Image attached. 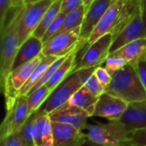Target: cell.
I'll use <instances>...</instances> for the list:
<instances>
[{
  "label": "cell",
  "mask_w": 146,
  "mask_h": 146,
  "mask_svg": "<svg viewBox=\"0 0 146 146\" xmlns=\"http://www.w3.org/2000/svg\"><path fill=\"white\" fill-rule=\"evenodd\" d=\"M25 5L13 7L8 13L1 33L0 53V78L1 86L3 88L6 80L12 71L13 64L19 49V26Z\"/></svg>",
  "instance_id": "6da1fadb"
},
{
  "label": "cell",
  "mask_w": 146,
  "mask_h": 146,
  "mask_svg": "<svg viewBox=\"0 0 146 146\" xmlns=\"http://www.w3.org/2000/svg\"><path fill=\"white\" fill-rule=\"evenodd\" d=\"M105 92L117 97L127 104L146 100V90L135 67L127 63L112 75Z\"/></svg>",
  "instance_id": "7a4b0ae2"
},
{
  "label": "cell",
  "mask_w": 146,
  "mask_h": 146,
  "mask_svg": "<svg viewBox=\"0 0 146 146\" xmlns=\"http://www.w3.org/2000/svg\"><path fill=\"white\" fill-rule=\"evenodd\" d=\"M96 68H85L71 73L49 96L40 110L50 114L52 111L66 104L70 98L81 87L86 80L95 71Z\"/></svg>",
  "instance_id": "3957f363"
},
{
  "label": "cell",
  "mask_w": 146,
  "mask_h": 146,
  "mask_svg": "<svg viewBox=\"0 0 146 146\" xmlns=\"http://www.w3.org/2000/svg\"><path fill=\"white\" fill-rule=\"evenodd\" d=\"M86 139L97 144L109 146H123L131 134L121 121H109L107 123L87 124L84 129Z\"/></svg>",
  "instance_id": "277c9868"
},
{
  "label": "cell",
  "mask_w": 146,
  "mask_h": 146,
  "mask_svg": "<svg viewBox=\"0 0 146 146\" xmlns=\"http://www.w3.org/2000/svg\"><path fill=\"white\" fill-rule=\"evenodd\" d=\"M112 44L113 35L111 33H108L97 39L94 43L87 44V49L84 52L80 62H78L74 66L73 72L102 66L110 56Z\"/></svg>",
  "instance_id": "5b68a950"
},
{
  "label": "cell",
  "mask_w": 146,
  "mask_h": 146,
  "mask_svg": "<svg viewBox=\"0 0 146 146\" xmlns=\"http://www.w3.org/2000/svg\"><path fill=\"white\" fill-rule=\"evenodd\" d=\"M53 2L54 1L52 0H43L25 5L19 26V47L24 41L33 34L44 13Z\"/></svg>",
  "instance_id": "8992f818"
},
{
  "label": "cell",
  "mask_w": 146,
  "mask_h": 146,
  "mask_svg": "<svg viewBox=\"0 0 146 146\" xmlns=\"http://www.w3.org/2000/svg\"><path fill=\"white\" fill-rule=\"evenodd\" d=\"M27 119V97L19 96L14 104L6 109V115L0 127V139L19 132Z\"/></svg>",
  "instance_id": "52a82bcc"
},
{
  "label": "cell",
  "mask_w": 146,
  "mask_h": 146,
  "mask_svg": "<svg viewBox=\"0 0 146 146\" xmlns=\"http://www.w3.org/2000/svg\"><path fill=\"white\" fill-rule=\"evenodd\" d=\"M80 27L55 35L44 44L42 54L44 56H63L72 52L77 47H81L80 40Z\"/></svg>",
  "instance_id": "ba28073f"
},
{
  "label": "cell",
  "mask_w": 146,
  "mask_h": 146,
  "mask_svg": "<svg viewBox=\"0 0 146 146\" xmlns=\"http://www.w3.org/2000/svg\"><path fill=\"white\" fill-rule=\"evenodd\" d=\"M127 107L128 104L126 101L104 92L98 98L92 116L108 121H120Z\"/></svg>",
  "instance_id": "9c48e42d"
},
{
  "label": "cell",
  "mask_w": 146,
  "mask_h": 146,
  "mask_svg": "<svg viewBox=\"0 0 146 146\" xmlns=\"http://www.w3.org/2000/svg\"><path fill=\"white\" fill-rule=\"evenodd\" d=\"M112 1L113 0H95L86 9L80 30V40L81 44H87L92 33L110 6Z\"/></svg>",
  "instance_id": "30bf717a"
},
{
  "label": "cell",
  "mask_w": 146,
  "mask_h": 146,
  "mask_svg": "<svg viewBox=\"0 0 146 146\" xmlns=\"http://www.w3.org/2000/svg\"><path fill=\"white\" fill-rule=\"evenodd\" d=\"M144 38H146V16L140 8L133 21L113 40L110 54L133 40Z\"/></svg>",
  "instance_id": "8fae6325"
},
{
  "label": "cell",
  "mask_w": 146,
  "mask_h": 146,
  "mask_svg": "<svg viewBox=\"0 0 146 146\" xmlns=\"http://www.w3.org/2000/svg\"><path fill=\"white\" fill-rule=\"evenodd\" d=\"M50 118L51 121L68 124L84 131L88 124L90 115L86 110L66 103L52 111L50 114Z\"/></svg>",
  "instance_id": "7c38bea8"
},
{
  "label": "cell",
  "mask_w": 146,
  "mask_h": 146,
  "mask_svg": "<svg viewBox=\"0 0 146 146\" xmlns=\"http://www.w3.org/2000/svg\"><path fill=\"white\" fill-rule=\"evenodd\" d=\"M123 1L122 0H113L109 9L104 13V16L98 23L96 27L94 28L93 32L92 33L87 44H91L94 43L97 39L101 38L102 36L111 33L115 30V27L117 26L121 14L122 9Z\"/></svg>",
  "instance_id": "4fadbf2b"
},
{
  "label": "cell",
  "mask_w": 146,
  "mask_h": 146,
  "mask_svg": "<svg viewBox=\"0 0 146 146\" xmlns=\"http://www.w3.org/2000/svg\"><path fill=\"white\" fill-rule=\"evenodd\" d=\"M51 123L55 146H82L86 142V137L83 131L65 123Z\"/></svg>",
  "instance_id": "5bb4252c"
},
{
  "label": "cell",
  "mask_w": 146,
  "mask_h": 146,
  "mask_svg": "<svg viewBox=\"0 0 146 146\" xmlns=\"http://www.w3.org/2000/svg\"><path fill=\"white\" fill-rule=\"evenodd\" d=\"M33 134L34 146H55L52 123L49 114L40 110L34 114Z\"/></svg>",
  "instance_id": "9a60e30c"
},
{
  "label": "cell",
  "mask_w": 146,
  "mask_h": 146,
  "mask_svg": "<svg viewBox=\"0 0 146 146\" xmlns=\"http://www.w3.org/2000/svg\"><path fill=\"white\" fill-rule=\"evenodd\" d=\"M120 121L129 131L146 128V100L128 104Z\"/></svg>",
  "instance_id": "2e32d148"
},
{
  "label": "cell",
  "mask_w": 146,
  "mask_h": 146,
  "mask_svg": "<svg viewBox=\"0 0 146 146\" xmlns=\"http://www.w3.org/2000/svg\"><path fill=\"white\" fill-rule=\"evenodd\" d=\"M110 56L123 58L133 65L146 60V38L133 40L110 54Z\"/></svg>",
  "instance_id": "e0dca14e"
},
{
  "label": "cell",
  "mask_w": 146,
  "mask_h": 146,
  "mask_svg": "<svg viewBox=\"0 0 146 146\" xmlns=\"http://www.w3.org/2000/svg\"><path fill=\"white\" fill-rule=\"evenodd\" d=\"M44 43L40 38L35 37L34 35L30 36L20 45L12 70L41 55Z\"/></svg>",
  "instance_id": "ac0fdd59"
},
{
  "label": "cell",
  "mask_w": 146,
  "mask_h": 146,
  "mask_svg": "<svg viewBox=\"0 0 146 146\" xmlns=\"http://www.w3.org/2000/svg\"><path fill=\"white\" fill-rule=\"evenodd\" d=\"M80 48V47H77L67 56L65 61L60 65V67L56 69V71L52 75L50 80L47 82L46 86L51 92H53L73 72V69L76 65L75 60H76L77 51L79 50Z\"/></svg>",
  "instance_id": "d6986e66"
},
{
  "label": "cell",
  "mask_w": 146,
  "mask_h": 146,
  "mask_svg": "<svg viewBox=\"0 0 146 146\" xmlns=\"http://www.w3.org/2000/svg\"><path fill=\"white\" fill-rule=\"evenodd\" d=\"M58 57L56 56H44L42 60L39 62V63L37 65L33 72L32 73L31 76L26 82V84L22 86V88L18 92V97L19 96H27L32 88L37 84V82L41 79V77L44 75L47 68L57 59Z\"/></svg>",
  "instance_id": "ffe728a7"
},
{
  "label": "cell",
  "mask_w": 146,
  "mask_h": 146,
  "mask_svg": "<svg viewBox=\"0 0 146 146\" xmlns=\"http://www.w3.org/2000/svg\"><path fill=\"white\" fill-rule=\"evenodd\" d=\"M98 100V97L92 94L83 86L79 89L67 103L73 106H76L86 110L89 114L90 117H92L93 115Z\"/></svg>",
  "instance_id": "44dd1931"
},
{
  "label": "cell",
  "mask_w": 146,
  "mask_h": 146,
  "mask_svg": "<svg viewBox=\"0 0 146 146\" xmlns=\"http://www.w3.org/2000/svg\"><path fill=\"white\" fill-rule=\"evenodd\" d=\"M51 92H52L47 87V86L44 85L27 96L28 118L41 109V106L44 105Z\"/></svg>",
  "instance_id": "7402d4cb"
},
{
  "label": "cell",
  "mask_w": 146,
  "mask_h": 146,
  "mask_svg": "<svg viewBox=\"0 0 146 146\" xmlns=\"http://www.w3.org/2000/svg\"><path fill=\"white\" fill-rule=\"evenodd\" d=\"M61 5H62V0H56L51 3L50 8L44 13L38 27H37V29L35 30L33 35L42 40V38L44 33L46 32V30L48 29L49 26L61 13Z\"/></svg>",
  "instance_id": "603a6c76"
},
{
  "label": "cell",
  "mask_w": 146,
  "mask_h": 146,
  "mask_svg": "<svg viewBox=\"0 0 146 146\" xmlns=\"http://www.w3.org/2000/svg\"><path fill=\"white\" fill-rule=\"evenodd\" d=\"M85 13H86V11H85L84 7L80 6V8L66 14L64 16V19H63V21L62 23V26L59 28V30L56 35L64 33V32L71 31L77 27H80Z\"/></svg>",
  "instance_id": "cb8c5ba5"
},
{
  "label": "cell",
  "mask_w": 146,
  "mask_h": 146,
  "mask_svg": "<svg viewBox=\"0 0 146 146\" xmlns=\"http://www.w3.org/2000/svg\"><path fill=\"white\" fill-rule=\"evenodd\" d=\"M33 121H34V114L27 120L23 127L19 131L24 146H34L33 134Z\"/></svg>",
  "instance_id": "d4e9b609"
},
{
  "label": "cell",
  "mask_w": 146,
  "mask_h": 146,
  "mask_svg": "<svg viewBox=\"0 0 146 146\" xmlns=\"http://www.w3.org/2000/svg\"><path fill=\"white\" fill-rule=\"evenodd\" d=\"M83 86L88 92H90L92 94H93L94 96H96L98 98H99L102 94H104L105 92L104 86L99 82V80L97 79L94 73L90 77L87 78V80H86Z\"/></svg>",
  "instance_id": "484cf974"
},
{
  "label": "cell",
  "mask_w": 146,
  "mask_h": 146,
  "mask_svg": "<svg viewBox=\"0 0 146 146\" xmlns=\"http://www.w3.org/2000/svg\"><path fill=\"white\" fill-rule=\"evenodd\" d=\"M123 146H146V128L132 131L128 141Z\"/></svg>",
  "instance_id": "4316f807"
},
{
  "label": "cell",
  "mask_w": 146,
  "mask_h": 146,
  "mask_svg": "<svg viewBox=\"0 0 146 146\" xmlns=\"http://www.w3.org/2000/svg\"><path fill=\"white\" fill-rule=\"evenodd\" d=\"M128 62L123 58L114 57L110 56L102 66H104L106 68V70L110 74V75H113L115 72L122 68Z\"/></svg>",
  "instance_id": "83f0119b"
},
{
  "label": "cell",
  "mask_w": 146,
  "mask_h": 146,
  "mask_svg": "<svg viewBox=\"0 0 146 146\" xmlns=\"http://www.w3.org/2000/svg\"><path fill=\"white\" fill-rule=\"evenodd\" d=\"M64 16H65V14L63 13H60L56 18L51 22V24L49 26L48 29L46 30V32L44 33L43 38H42V41L43 43H46L47 41H49L50 38H52L58 32L59 28L61 27L62 26V23L63 21V19H64Z\"/></svg>",
  "instance_id": "f1b7e54d"
},
{
  "label": "cell",
  "mask_w": 146,
  "mask_h": 146,
  "mask_svg": "<svg viewBox=\"0 0 146 146\" xmlns=\"http://www.w3.org/2000/svg\"><path fill=\"white\" fill-rule=\"evenodd\" d=\"M94 74L96 75L99 82L104 86V88H106L111 82L112 75H110V74L106 70V68L104 66L97 67L94 71Z\"/></svg>",
  "instance_id": "f546056e"
},
{
  "label": "cell",
  "mask_w": 146,
  "mask_h": 146,
  "mask_svg": "<svg viewBox=\"0 0 146 146\" xmlns=\"http://www.w3.org/2000/svg\"><path fill=\"white\" fill-rule=\"evenodd\" d=\"M12 8V0H0V30L3 29L8 13Z\"/></svg>",
  "instance_id": "4dcf8cb0"
},
{
  "label": "cell",
  "mask_w": 146,
  "mask_h": 146,
  "mask_svg": "<svg viewBox=\"0 0 146 146\" xmlns=\"http://www.w3.org/2000/svg\"><path fill=\"white\" fill-rule=\"evenodd\" d=\"M1 146H24L19 132L0 139Z\"/></svg>",
  "instance_id": "1f68e13d"
},
{
  "label": "cell",
  "mask_w": 146,
  "mask_h": 146,
  "mask_svg": "<svg viewBox=\"0 0 146 146\" xmlns=\"http://www.w3.org/2000/svg\"><path fill=\"white\" fill-rule=\"evenodd\" d=\"M80 6H83L82 0H62L61 12L66 15L68 12L80 8Z\"/></svg>",
  "instance_id": "d6a6232c"
},
{
  "label": "cell",
  "mask_w": 146,
  "mask_h": 146,
  "mask_svg": "<svg viewBox=\"0 0 146 146\" xmlns=\"http://www.w3.org/2000/svg\"><path fill=\"white\" fill-rule=\"evenodd\" d=\"M133 66L135 67L136 71L139 74V77L146 90V60L140 61L137 62L136 64H134Z\"/></svg>",
  "instance_id": "836d02e7"
},
{
  "label": "cell",
  "mask_w": 146,
  "mask_h": 146,
  "mask_svg": "<svg viewBox=\"0 0 146 146\" xmlns=\"http://www.w3.org/2000/svg\"><path fill=\"white\" fill-rule=\"evenodd\" d=\"M95 0H82V3H83V7L85 9V11H86V9L91 6V4L94 2Z\"/></svg>",
  "instance_id": "e575fe53"
},
{
  "label": "cell",
  "mask_w": 146,
  "mask_h": 146,
  "mask_svg": "<svg viewBox=\"0 0 146 146\" xmlns=\"http://www.w3.org/2000/svg\"><path fill=\"white\" fill-rule=\"evenodd\" d=\"M82 146H109V145H100V144H97L94 143L92 141H90L88 139L86 140V142L82 145Z\"/></svg>",
  "instance_id": "d590c367"
},
{
  "label": "cell",
  "mask_w": 146,
  "mask_h": 146,
  "mask_svg": "<svg viewBox=\"0 0 146 146\" xmlns=\"http://www.w3.org/2000/svg\"><path fill=\"white\" fill-rule=\"evenodd\" d=\"M13 7H21L23 5V0H12Z\"/></svg>",
  "instance_id": "8d00e7d4"
},
{
  "label": "cell",
  "mask_w": 146,
  "mask_h": 146,
  "mask_svg": "<svg viewBox=\"0 0 146 146\" xmlns=\"http://www.w3.org/2000/svg\"><path fill=\"white\" fill-rule=\"evenodd\" d=\"M140 8L142 12L146 16V0H140Z\"/></svg>",
  "instance_id": "74e56055"
},
{
  "label": "cell",
  "mask_w": 146,
  "mask_h": 146,
  "mask_svg": "<svg viewBox=\"0 0 146 146\" xmlns=\"http://www.w3.org/2000/svg\"><path fill=\"white\" fill-rule=\"evenodd\" d=\"M39 1H43V0H23V5H27V4L39 2ZM52 1H56V0H52Z\"/></svg>",
  "instance_id": "f35d334b"
}]
</instances>
